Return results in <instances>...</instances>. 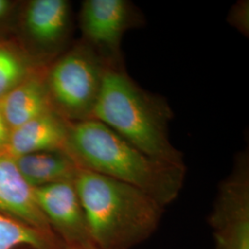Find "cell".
<instances>
[{
    "label": "cell",
    "mask_w": 249,
    "mask_h": 249,
    "mask_svg": "<svg viewBox=\"0 0 249 249\" xmlns=\"http://www.w3.org/2000/svg\"><path fill=\"white\" fill-rule=\"evenodd\" d=\"M65 151L80 168L137 187L163 208L178 198L187 175L186 164L150 156L95 119L71 123Z\"/></svg>",
    "instance_id": "cell-1"
},
{
    "label": "cell",
    "mask_w": 249,
    "mask_h": 249,
    "mask_svg": "<svg viewBox=\"0 0 249 249\" xmlns=\"http://www.w3.org/2000/svg\"><path fill=\"white\" fill-rule=\"evenodd\" d=\"M0 213L45 233L50 231L35 188L27 183L14 159L4 152H0Z\"/></svg>",
    "instance_id": "cell-8"
},
{
    "label": "cell",
    "mask_w": 249,
    "mask_h": 249,
    "mask_svg": "<svg viewBox=\"0 0 249 249\" xmlns=\"http://www.w3.org/2000/svg\"><path fill=\"white\" fill-rule=\"evenodd\" d=\"M227 22L244 36H249V1L239 0L234 3L227 15Z\"/></svg>",
    "instance_id": "cell-15"
},
{
    "label": "cell",
    "mask_w": 249,
    "mask_h": 249,
    "mask_svg": "<svg viewBox=\"0 0 249 249\" xmlns=\"http://www.w3.org/2000/svg\"><path fill=\"white\" fill-rule=\"evenodd\" d=\"M37 70L18 48L0 42V100Z\"/></svg>",
    "instance_id": "cell-13"
},
{
    "label": "cell",
    "mask_w": 249,
    "mask_h": 249,
    "mask_svg": "<svg viewBox=\"0 0 249 249\" xmlns=\"http://www.w3.org/2000/svg\"><path fill=\"white\" fill-rule=\"evenodd\" d=\"M36 200L48 223L77 249H98L89 233L86 217L73 182L35 188Z\"/></svg>",
    "instance_id": "cell-7"
},
{
    "label": "cell",
    "mask_w": 249,
    "mask_h": 249,
    "mask_svg": "<svg viewBox=\"0 0 249 249\" xmlns=\"http://www.w3.org/2000/svg\"><path fill=\"white\" fill-rule=\"evenodd\" d=\"M217 249H249V152L241 151L219 187L210 217Z\"/></svg>",
    "instance_id": "cell-6"
},
{
    "label": "cell",
    "mask_w": 249,
    "mask_h": 249,
    "mask_svg": "<svg viewBox=\"0 0 249 249\" xmlns=\"http://www.w3.org/2000/svg\"><path fill=\"white\" fill-rule=\"evenodd\" d=\"M49 245L45 232L0 213V249H14L19 246L47 249Z\"/></svg>",
    "instance_id": "cell-14"
},
{
    "label": "cell",
    "mask_w": 249,
    "mask_h": 249,
    "mask_svg": "<svg viewBox=\"0 0 249 249\" xmlns=\"http://www.w3.org/2000/svg\"><path fill=\"white\" fill-rule=\"evenodd\" d=\"M10 129L0 111V152H4L9 142Z\"/></svg>",
    "instance_id": "cell-16"
},
{
    "label": "cell",
    "mask_w": 249,
    "mask_h": 249,
    "mask_svg": "<svg viewBox=\"0 0 249 249\" xmlns=\"http://www.w3.org/2000/svg\"><path fill=\"white\" fill-rule=\"evenodd\" d=\"M71 123L54 110L10 131L4 153L12 158L40 151H65Z\"/></svg>",
    "instance_id": "cell-10"
},
{
    "label": "cell",
    "mask_w": 249,
    "mask_h": 249,
    "mask_svg": "<svg viewBox=\"0 0 249 249\" xmlns=\"http://www.w3.org/2000/svg\"><path fill=\"white\" fill-rule=\"evenodd\" d=\"M13 159L33 188L73 182L80 168L65 151H40Z\"/></svg>",
    "instance_id": "cell-12"
},
{
    "label": "cell",
    "mask_w": 249,
    "mask_h": 249,
    "mask_svg": "<svg viewBox=\"0 0 249 249\" xmlns=\"http://www.w3.org/2000/svg\"><path fill=\"white\" fill-rule=\"evenodd\" d=\"M74 186L98 249H131L160 224L164 208L137 187L82 168Z\"/></svg>",
    "instance_id": "cell-2"
},
{
    "label": "cell",
    "mask_w": 249,
    "mask_h": 249,
    "mask_svg": "<svg viewBox=\"0 0 249 249\" xmlns=\"http://www.w3.org/2000/svg\"><path fill=\"white\" fill-rule=\"evenodd\" d=\"M71 26V7L67 0H33L27 4L24 28L30 39L48 54L57 52Z\"/></svg>",
    "instance_id": "cell-9"
},
{
    "label": "cell",
    "mask_w": 249,
    "mask_h": 249,
    "mask_svg": "<svg viewBox=\"0 0 249 249\" xmlns=\"http://www.w3.org/2000/svg\"><path fill=\"white\" fill-rule=\"evenodd\" d=\"M143 24L142 12L128 0H85L81 4L80 26L83 42L110 68H124L123 37L127 31Z\"/></svg>",
    "instance_id": "cell-5"
},
{
    "label": "cell",
    "mask_w": 249,
    "mask_h": 249,
    "mask_svg": "<svg viewBox=\"0 0 249 249\" xmlns=\"http://www.w3.org/2000/svg\"><path fill=\"white\" fill-rule=\"evenodd\" d=\"M45 69L32 73L0 100V111L10 131L53 110L45 83Z\"/></svg>",
    "instance_id": "cell-11"
},
{
    "label": "cell",
    "mask_w": 249,
    "mask_h": 249,
    "mask_svg": "<svg viewBox=\"0 0 249 249\" xmlns=\"http://www.w3.org/2000/svg\"><path fill=\"white\" fill-rule=\"evenodd\" d=\"M173 117V109L163 96L143 89L124 68L107 69L91 119L150 156L185 164L182 152L170 140Z\"/></svg>",
    "instance_id": "cell-3"
},
{
    "label": "cell",
    "mask_w": 249,
    "mask_h": 249,
    "mask_svg": "<svg viewBox=\"0 0 249 249\" xmlns=\"http://www.w3.org/2000/svg\"><path fill=\"white\" fill-rule=\"evenodd\" d=\"M108 68L83 41L59 55L45 73L53 110L71 123L91 119Z\"/></svg>",
    "instance_id": "cell-4"
},
{
    "label": "cell",
    "mask_w": 249,
    "mask_h": 249,
    "mask_svg": "<svg viewBox=\"0 0 249 249\" xmlns=\"http://www.w3.org/2000/svg\"><path fill=\"white\" fill-rule=\"evenodd\" d=\"M11 2L8 0H0V19L5 18L11 9Z\"/></svg>",
    "instance_id": "cell-17"
}]
</instances>
